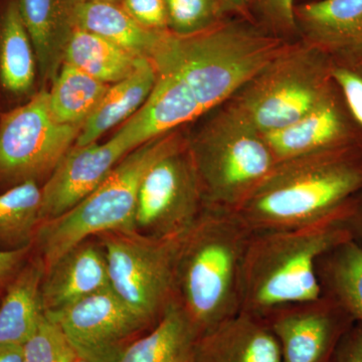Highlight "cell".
<instances>
[{
    "instance_id": "cell-37",
    "label": "cell",
    "mask_w": 362,
    "mask_h": 362,
    "mask_svg": "<svg viewBox=\"0 0 362 362\" xmlns=\"http://www.w3.org/2000/svg\"><path fill=\"white\" fill-rule=\"evenodd\" d=\"M23 345H4L0 346V362H21Z\"/></svg>"
},
{
    "instance_id": "cell-21",
    "label": "cell",
    "mask_w": 362,
    "mask_h": 362,
    "mask_svg": "<svg viewBox=\"0 0 362 362\" xmlns=\"http://www.w3.org/2000/svg\"><path fill=\"white\" fill-rule=\"evenodd\" d=\"M45 273L39 255L25 262L6 286L0 303V346L23 345L37 330L45 315L42 299Z\"/></svg>"
},
{
    "instance_id": "cell-18",
    "label": "cell",
    "mask_w": 362,
    "mask_h": 362,
    "mask_svg": "<svg viewBox=\"0 0 362 362\" xmlns=\"http://www.w3.org/2000/svg\"><path fill=\"white\" fill-rule=\"evenodd\" d=\"M298 35L330 59L362 52V0H311L295 8Z\"/></svg>"
},
{
    "instance_id": "cell-5",
    "label": "cell",
    "mask_w": 362,
    "mask_h": 362,
    "mask_svg": "<svg viewBox=\"0 0 362 362\" xmlns=\"http://www.w3.org/2000/svg\"><path fill=\"white\" fill-rule=\"evenodd\" d=\"M180 129L138 147L113 168L101 185L58 218L40 223L35 242L45 270L84 240L109 232H133L138 194L148 169L185 141Z\"/></svg>"
},
{
    "instance_id": "cell-9",
    "label": "cell",
    "mask_w": 362,
    "mask_h": 362,
    "mask_svg": "<svg viewBox=\"0 0 362 362\" xmlns=\"http://www.w3.org/2000/svg\"><path fill=\"white\" fill-rule=\"evenodd\" d=\"M83 125L59 123L42 90L0 121V180L16 185L51 175L77 141Z\"/></svg>"
},
{
    "instance_id": "cell-20",
    "label": "cell",
    "mask_w": 362,
    "mask_h": 362,
    "mask_svg": "<svg viewBox=\"0 0 362 362\" xmlns=\"http://www.w3.org/2000/svg\"><path fill=\"white\" fill-rule=\"evenodd\" d=\"M73 0H18L42 78L56 77L74 30Z\"/></svg>"
},
{
    "instance_id": "cell-25",
    "label": "cell",
    "mask_w": 362,
    "mask_h": 362,
    "mask_svg": "<svg viewBox=\"0 0 362 362\" xmlns=\"http://www.w3.org/2000/svg\"><path fill=\"white\" fill-rule=\"evenodd\" d=\"M37 58L18 0H7L0 13V81L6 90L21 94L35 83Z\"/></svg>"
},
{
    "instance_id": "cell-8",
    "label": "cell",
    "mask_w": 362,
    "mask_h": 362,
    "mask_svg": "<svg viewBox=\"0 0 362 362\" xmlns=\"http://www.w3.org/2000/svg\"><path fill=\"white\" fill-rule=\"evenodd\" d=\"M108 266L110 289L150 325L175 299V269L183 238L156 239L133 232L97 235Z\"/></svg>"
},
{
    "instance_id": "cell-24",
    "label": "cell",
    "mask_w": 362,
    "mask_h": 362,
    "mask_svg": "<svg viewBox=\"0 0 362 362\" xmlns=\"http://www.w3.org/2000/svg\"><path fill=\"white\" fill-rule=\"evenodd\" d=\"M141 59L110 40L75 28L66 45L63 63L113 85L128 77Z\"/></svg>"
},
{
    "instance_id": "cell-31",
    "label": "cell",
    "mask_w": 362,
    "mask_h": 362,
    "mask_svg": "<svg viewBox=\"0 0 362 362\" xmlns=\"http://www.w3.org/2000/svg\"><path fill=\"white\" fill-rule=\"evenodd\" d=\"M252 16L258 14L259 25L281 39L289 40L297 37L295 21V0H250Z\"/></svg>"
},
{
    "instance_id": "cell-28",
    "label": "cell",
    "mask_w": 362,
    "mask_h": 362,
    "mask_svg": "<svg viewBox=\"0 0 362 362\" xmlns=\"http://www.w3.org/2000/svg\"><path fill=\"white\" fill-rule=\"evenodd\" d=\"M42 189L26 180L0 194V245L7 250L30 247L42 223Z\"/></svg>"
},
{
    "instance_id": "cell-14",
    "label": "cell",
    "mask_w": 362,
    "mask_h": 362,
    "mask_svg": "<svg viewBox=\"0 0 362 362\" xmlns=\"http://www.w3.org/2000/svg\"><path fill=\"white\" fill-rule=\"evenodd\" d=\"M342 312L339 305L322 295L279 307L263 317L277 338L283 362H325Z\"/></svg>"
},
{
    "instance_id": "cell-30",
    "label": "cell",
    "mask_w": 362,
    "mask_h": 362,
    "mask_svg": "<svg viewBox=\"0 0 362 362\" xmlns=\"http://www.w3.org/2000/svg\"><path fill=\"white\" fill-rule=\"evenodd\" d=\"M77 357L58 324L45 315L37 330L23 344L21 362H73Z\"/></svg>"
},
{
    "instance_id": "cell-32",
    "label": "cell",
    "mask_w": 362,
    "mask_h": 362,
    "mask_svg": "<svg viewBox=\"0 0 362 362\" xmlns=\"http://www.w3.org/2000/svg\"><path fill=\"white\" fill-rule=\"evenodd\" d=\"M331 73L352 115L362 127V52L331 59Z\"/></svg>"
},
{
    "instance_id": "cell-17",
    "label": "cell",
    "mask_w": 362,
    "mask_h": 362,
    "mask_svg": "<svg viewBox=\"0 0 362 362\" xmlns=\"http://www.w3.org/2000/svg\"><path fill=\"white\" fill-rule=\"evenodd\" d=\"M110 289L103 247L90 238L45 270L42 284L45 313H54L96 293Z\"/></svg>"
},
{
    "instance_id": "cell-35",
    "label": "cell",
    "mask_w": 362,
    "mask_h": 362,
    "mask_svg": "<svg viewBox=\"0 0 362 362\" xmlns=\"http://www.w3.org/2000/svg\"><path fill=\"white\" fill-rule=\"evenodd\" d=\"M337 362H362V327L350 331L337 351Z\"/></svg>"
},
{
    "instance_id": "cell-6",
    "label": "cell",
    "mask_w": 362,
    "mask_h": 362,
    "mask_svg": "<svg viewBox=\"0 0 362 362\" xmlns=\"http://www.w3.org/2000/svg\"><path fill=\"white\" fill-rule=\"evenodd\" d=\"M192 137L187 148L206 206L235 211L277 163L266 135L226 103Z\"/></svg>"
},
{
    "instance_id": "cell-3",
    "label": "cell",
    "mask_w": 362,
    "mask_h": 362,
    "mask_svg": "<svg viewBox=\"0 0 362 362\" xmlns=\"http://www.w3.org/2000/svg\"><path fill=\"white\" fill-rule=\"evenodd\" d=\"M289 42L257 21L230 16L197 35L166 33L151 62L157 71L178 76L207 114L230 100Z\"/></svg>"
},
{
    "instance_id": "cell-39",
    "label": "cell",
    "mask_w": 362,
    "mask_h": 362,
    "mask_svg": "<svg viewBox=\"0 0 362 362\" xmlns=\"http://www.w3.org/2000/svg\"><path fill=\"white\" fill-rule=\"evenodd\" d=\"M103 1L114 2V4H120L121 0H103Z\"/></svg>"
},
{
    "instance_id": "cell-2",
    "label": "cell",
    "mask_w": 362,
    "mask_h": 362,
    "mask_svg": "<svg viewBox=\"0 0 362 362\" xmlns=\"http://www.w3.org/2000/svg\"><path fill=\"white\" fill-rule=\"evenodd\" d=\"M362 146L279 161L235 211L252 233L313 223L356 204Z\"/></svg>"
},
{
    "instance_id": "cell-38",
    "label": "cell",
    "mask_w": 362,
    "mask_h": 362,
    "mask_svg": "<svg viewBox=\"0 0 362 362\" xmlns=\"http://www.w3.org/2000/svg\"><path fill=\"white\" fill-rule=\"evenodd\" d=\"M73 362H89L88 361H85V359L81 358V357H77Z\"/></svg>"
},
{
    "instance_id": "cell-4",
    "label": "cell",
    "mask_w": 362,
    "mask_h": 362,
    "mask_svg": "<svg viewBox=\"0 0 362 362\" xmlns=\"http://www.w3.org/2000/svg\"><path fill=\"white\" fill-rule=\"evenodd\" d=\"M252 233L235 211L207 206L183 238L175 299L201 334L240 311L243 267Z\"/></svg>"
},
{
    "instance_id": "cell-1",
    "label": "cell",
    "mask_w": 362,
    "mask_h": 362,
    "mask_svg": "<svg viewBox=\"0 0 362 362\" xmlns=\"http://www.w3.org/2000/svg\"><path fill=\"white\" fill-rule=\"evenodd\" d=\"M356 204L306 225L252 233L245 255L240 311L265 316L279 307L323 295L318 264L354 239L350 221Z\"/></svg>"
},
{
    "instance_id": "cell-27",
    "label": "cell",
    "mask_w": 362,
    "mask_h": 362,
    "mask_svg": "<svg viewBox=\"0 0 362 362\" xmlns=\"http://www.w3.org/2000/svg\"><path fill=\"white\" fill-rule=\"evenodd\" d=\"M52 80L49 109L56 121L68 125H84L111 86L66 63Z\"/></svg>"
},
{
    "instance_id": "cell-11",
    "label": "cell",
    "mask_w": 362,
    "mask_h": 362,
    "mask_svg": "<svg viewBox=\"0 0 362 362\" xmlns=\"http://www.w3.org/2000/svg\"><path fill=\"white\" fill-rule=\"evenodd\" d=\"M45 314L63 330L78 357L89 362H116L131 343L153 327L111 289Z\"/></svg>"
},
{
    "instance_id": "cell-10",
    "label": "cell",
    "mask_w": 362,
    "mask_h": 362,
    "mask_svg": "<svg viewBox=\"0 0 362 362\" xmlns=\"http://www.w3.org/2000/svg\"><path fill=\"white\" fill-rule=\"evenodd\" d=\"M187 139L148 169L138 194L135 230L156 239L185 237L206 209Z\"/></svg>"
},
{
    "instance_id": "cell-29",
    "label": "cell",
    "mask_w": 362,
    "mask_h": 362,
    "mask_svg": "<svg viewBox=\"0 0 362 362\" xmlns=\"http://www.w3.org/2000/svg\"><path fill=\"white\" fill-rule=\"evenodd\" d=\"M168 32L188 37L206 32L230 18L223 0H165Z\"/></svg>"
},
{
    "instance_id": "cell-16",
    "label": "cell",
    "mask_w": 362,
    "mask_h": 362,
    "mask_svg": "<svg viewBox=\"0 0 362 362\" xmlns=\"http://www.w3.org/2000/svg\"><path fill=\"white\" fill-rule=\"evenodd\" d=\"M192 362H283L280 345L264 317L240 311L202 333Z\"/></svg>"
},
{
    "instance_id": "cell-22",
    "label": "cell",
    "mask_w": 362,
    "mask_h": 362,
    "mask_svg": "<svg viewBox=\"0 0 362 362\" xmlns=\"http://www.w3.org/2000/svg\"><path fill=\"white\" fill-rule=\"evenodd\" d=\"M158 77L156 66L148 59L139 64L128 77L111 85L95 110L85 121L75 146L97 142L105 133L125 123L141 108L153 90Z\"/></svg>"
},
{
    "instance_id": "cell-19",
    "label": "cell",
    "mask_w": 362,
    "mask_h": 362,
    "mask_svg": "<svg viewBox=\"0 0 362 362\" xmlns=\"http://www.w3.org/2000/svg\"><path fill=\"white\" fill-rule=\"evenodd\" d=\"M74 28L110 40L138 57L151 61L164 35L136 23L119 4L103 0H73Z\"/></svg>"
},
{
    "instance_id": "cell-26",
    "label": "cell",
    "mask_w": 362,
    "mask_h": 362,
    "mask_svg": "<svg viewBox=\"0 0 362 362\" xmlns=\"http://www.w3.org/2000/svg\"><path fill=\"white\" fill-rule=\"evenodd\" d=\"M318 275L323 295L362 322V246L352 239L331 250L319 261Z\"/></svg>"
},
{
    "instance_id": "cell-12",
    "label": "cell",
    "mask_w": 362,
    "mask_h": 362,
    "mask_svg": "<svg viewBox=\"0 0 362 362\" xmlns=\"http://www.w3.org/2000/svg\"><path fill=\"white\" fill-rule=\"evenodd\" d=\"M265 135L277 162L327 150L362 146V127L337 85L296 122Z\"/></svg>"
},
{
    "instance_id": "cell-13",
    "label": "cell",
    "mask_w": 362,
    "mask_h": 362,
    "mask_svg": "<svg viewBox=\"0 0 362 362\" xmlns=\"http://www.w3.org/2000/svg\"><path fill=\"white\" fill-rule=\"evenodd\" d=\"M130 152L115 136L102 144L74 146L42 187V223L77 206Z\"/></svg>"
},
{
    "instance_id": "cell-36",
    "label": "cell",
    "mask_w": 362,
    "mask_h": 362,
    "mask_svg": "<svg viewBox=\"0 0 362 362\" xmlns=\"http://www.w3.org/2000/svg\"><path fill=\"white\" fill-rule=\"evenodd\" d=\"M223 1L230 16L256 21L252 14L250 0H223Z\"/></svg>"
},
{
    "instance_id": "cell-15",
    "label": "cell",
    "mask_w": 362,
    "mask_h": 362,
    "mask_svg": "<svg viewBox=\"0 0 362 362\" xmlns=\"http://www.w3.org/2000/svg\"><path fill=\"white\" fill-rule=\"evenodd\" d=\"M157 74L156 86L141 108L113 135L131 151L204 115L192 90L178 76L164 71Z\"/></svg>"
},
{
    "instance_id": "cell-23",
    "label": "cell",
    "mask_w": 362,
    "mask_h": 362,
    "mask_svg": "<svg viewBox=\"0 0 362 362\" xmlns=\"http://www.w3.org/2000/svg\"><path fill=\"white\" fill-rule=\"evenodd\" d=\"M201 335L175 299L148 333L131 343L116 362H192Z\"/></svg>"
},
{
    "instance_id": "cell-7",
    "label": "cell",
    "mask_w": 362,
    "mask_h": 362,
    "mask_svg": "<svg viewBox=\"0 0 362 362\" xmlns=\"http://www.w3.org/2000/svg\"><path fill=\"white\" fill-rule=\"evenodd\" d=\"M335 87L329 57L299 40L286 45L228 103L268 134L296 122Z\"/></svg>"
},
{
    "instance_id": "cell-33",
    "label": "cell",
    "mask_w": 362,
    "mask_h": 362,
    "mask_svg": "<svg viewBox=\"0 0 362 362\" xmlns=\"http://www.w3.org/2000/svg\"><path fill=\"white\" fill-rule=\"evenodd\" d=\"M120 6L143 28L168 32L165 0H121Z\"/></svg>"
},
{
    "instance_id": "cell-34",
    "label": "cell",
    "mask_w": 362,
    "mask_h": 362,
    "mask_svg": "<svg viewBox=\"0 0 362 362\" xmlns=\"http://www.w3.org/2000/svg\"><path fill=\"white\" fill-rule=\"evenodd\" d=\"M30 247L16 250H0V289L8 283L25 265Z\"/></svg>"
}]
</instances>
